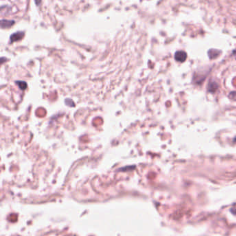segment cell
I'll list each match as a JSON object with an SVG mask.
<instances>
[{
	"label": "cell",
	"instance_id": "cell-1",
	"mask_svg": "<svg viewBox=\"0 0 236 236\" xmlns=\"http://www.w3.org/2000/svg\"><path fill=\"white\" fill-rule=\"evenodd\" d=\"M175 58L177 62L184 63L187 58V54L184 51H178L175 53Z\"/></svg>",
	"mask_w": 236,
	"mask_h": 236
},
{
	"label": "cell",
	"instance_id": "cell-2",
	"mask_svg": "<svg viewBox=\"0 0 236 236\" xmlns=\"http://www.w3.org/2000/svg\"><path fill=\"white\" fill-rule=\"evenodd\" d=\"M24 36V33L23 32H17V33H13L10 37V40L11 42H14L15 41L20 40Z\"/></svg>",
	"mask_w": 236,
	"mask_h": 236
},
{
	"label": "cell",
	"instance_id": "cell-3",
	"mask_svg": "<svg viewBox=\"0 0 236 236\" xmlns=\"http://www.w3.org/2000/svg\"><path fill=\"white\" fill-rule=\"evenodd\" d=\"M14 24H15V21H11V20H2L1 21V26L3 29L9 28V27L13 26Z\"/></svg>",
	"mask_w": 236,
	"mask_h": 236
},
{
	"label": "cell",
	"instance_id": "cell-4",
	"mask_svg": "<svg viewBox=\"0 0 236 236\" xmlns=\"http://www.w3.org/2000/svg\"><path fill=\"white\" fill-rule=\"evenodd\" d=\"M208 91L209 92H215V91L218 89V84L215 82H210L209 84H208Z\"/></svg>",
	"mask_w": 236,
	"mask_h": 236
},
{
	"label": "cell",
	"instance_id": "cell-5",
	"mask_svg": "<svg viewBox=\"0 0 236 236\" xmlns=\"http://www.w3.org/2000/svg\"><path fill=\"white\" fill-rule=\"evenodd\" d=\"M16 84H17L18 87H19L20 89H23V90H24V89L27 87V84L26 83V82L16 81Z\"/></svg>",
	"mask_w": 236,
	"mask_h": 236
}]
</instances>
